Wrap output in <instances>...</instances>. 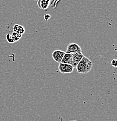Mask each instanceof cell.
Segmentation results:
<instances>
[{"mask_svg": "<svg viewBox=\"0 0 117 121\" xmlns=\"http://www.w3.org/2000/svg\"><path fill=\"white\" fill-rule=\"evenodd\" d=\"M93 62L86 56H84L80 60L76 68L77 72L80 74H86L90 72L93 67Z\"/></svg>", "mask_w": 117, "mask_h": 121, "instance_id": "cell-1", "label": "cell"}, {"mask_svg": "<svg viewBox=\"0 0 117 121\" xmlns=\"http://www.w3.org/2000/svg\"><path fill=\"white\" fill-rule=\"evenodd\" d=\"M74 67L70 64L60 62L58 65V70L61 73L66 74L72 73L74 70Z\"/></svg>", "mask_w": 117, "mask_h": 121, "instance_id": "cell-2", "label": "cell"}, {"mask_svg": "<svg viewBox=\"0 0 117 121\" xmlns=\"http://www.w3.org/2000/svg\"><path fill=\"white\" fill-rule=\"evenodd\" d=\"M82 52V50L81 47L77 44L72 43H69L67 45L66 53H71V54H73V53Z\"/></svg>", "mask_w": 117, "mask_h": 121, "instance_id": "cell-3", "label": "cell"}, {"mask_svg": "<svg viewBox=\"0 0 117 121\" xmlns=\"http://www.w3.org/2000/svg\"><path fill=\"white\" fill-rule=\"evenodd\" d=\"M83 56L84 55L82 54V52L72 54V61L70 65L74 67V68H76V65Z\"/></svg>", "mask_w": 117, "mask_h": 121, "instance_id": "cell-4", "label": "cell"}, {"mask_svg": "<svg viewBox=\"0 0 117 121\" xmlns=\"http://www.w3.org/2000/svg\"><path fill=\"white\" fill-rule=\"evenodd\" d=\"M65 54V51H61V50H54V51L52 52L51 55H52V58L54 59V60L55 62L60 63Z\"/></svg>", "mask_w": 117, "mask_h": 121, "instance_id": "cell-5", "label": "cell"}, {"mask_svg": "<svg viewBox=\"0 0 117 121\" xmlns=\"http://www.w3.org/2000/svg\"><path fill=\"white\" fill-rule=\"evenodd\" d=\"M72 61V54L71 53H66L64 54L62 60H61V63H64V64H71Z\"/></svg>", "mask_w": 117, "mask_h": 121, "instance_id": "cell-6", "label": "cell"}, {"mask_svg": "<svg viewBox=\"0 0 117 121\" xmlns=\"http://www.w3.org/2000/svg\"><path fill=\"white\" fill-rule=\"evenodd\" d=\"M37 4L39 8L42 9H46L48 7L50 4V0H39Z\"/></svg>", "mask_w": 117, "mask_h": 121, "instance_id": "cell-7", "label": "cell"}, {"mask_svg": "<svg viewBox=\"0 0 117 121\" xmlns=\"http://www.w3.org/2000/svg\"><path fill=\"white\" fill-rule=\"evenodd\" d=\"M22 35L21 34L19 33L18 32H16V31H13L12 34H11V36H12V39L13 40V41L15 42L16 41H17L20 39H21V37H22Z\"/></svg>", "mask_w": 117, "mask_h": 121, "instance_id": "cell-8", "label": "cell"}, {"mask_svg": "<svg viewBox=\"0 0 117 121\" xmlns=\"http://www.w3.org/2000/svg\"><path fill=\"white\" fill-rule=\"evenodd\" d=\"M6 39H7V41H8L9 43H15V41L12 39L11 35H10V33H8L6 35Z\"/></svg>", "mask_w": 117, "mask_h": 121, "instance_id": "cell-9", "label": "cell"}, {"mask_svg": "<svg viewBox=\"0 0 117 121\" xmlns=\"http://www.w3.org/2000/svg\"><path fill=\"white\" fill-rule=\"evenodd\" d=\"M25 27L23 26H21V25H19V27H18V29H17V32H18L19 33L21 34V35H23V34L25 33Z\"/></svg>", "mask_w": 117, "mask_h": 121, "instance_id": "cell-10", "label": "cell"}, {"mask_svg": "<svg viewBox=\"0 0 117 121\" xmlns=\"http://www.w3.org/2000/svg\"><path fill=\"white\" fill-rule=\"evenodd\" d=\"M111 65L114 67L116 68L117 66V60L116 59H114L111 60Z\"/></svg>", "mask_w": 117, "mask_h": 121, "instance_id": "cell-11", "label": "cell"}, {"mask_svg": "<svg viewBox=\"0 0 117 121\" xmlns=\"http://www.w3.org/2000/svg\"><path fill=\"white\" fill-rule=\"evenodd\" d=\"M18 27H19L18 24H15V25L13 27V31H16V32H17V29H18Z\"/></svg>", "mask_w": 117, "mask_h": 121, "instance_id": "cell-12", "label": "cell"}, {"mask_svg": "<svg viewBox=\"0 0 117 121\" xmlns=\"http://www.w3.org/2000/svg\"><path fill=\"white\" fill-rule=\"evenodd\" d=\"M50 17H51V16L50 14H46L44 15V19L46 21H47Z\"/></svg>", "mask_w": 117, "mask_h": 121, "instance_id": "cell-13", "label": "cell"}, {"mask_svg": "<svg viewBox=\"0 0 117 121\" xmlns=\"http://www.w3.org/2000/svg\"></svg>", "mask_w": 117, "mask_h": 121, "instance_id": "cell-14", "label": "cell"}]
</instances>
